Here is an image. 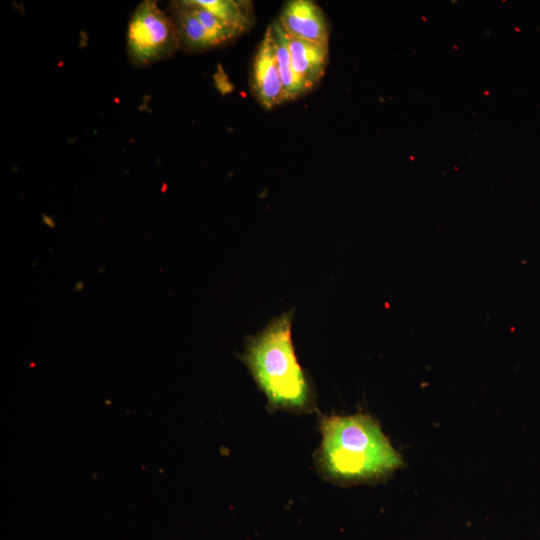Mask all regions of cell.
Masks as SVG:
<instances>
[{"instance_id":"obj_1","label":"cell","mask_w":540,"mask_h":540,"mask_svg":"<svg viewBox=\"0 0 540 540\" xmlns=\"http://www.w3.org/2000/svg\"><path fill=\"white\" fill-rule=\"evenodd\" d=\"M315 463L323 477L350 486L388 478L404 466L379 422L368 414L322 415Z\"/></svg>"},{"instance_id":"obj_2","label":"cell","mask_w":540,"mask_h":540,"mask_svg":"<svg viewBox=\"0 0 540 540\" xmlns=\"http://www.w3.org/2000/svg\"><path fill=\"white\" fill-rule=\"evenodd\" d=\"M293 311L272 319L247 340L241 359L270 410L309 413L315 409V392L297 360L291 337Z\"/></svg>"},{"instance_id":"obj_3","label":"cell","mask_w":540,"mask_h":540,"mask_svg":"<svg viewBox=\"0 0 540 540\" xmlns=\"http://www.w3.org/2000/svg\"><path fill=\"white\" fill-rule=\"evenodd\" d=\"M127 54L136 68H145L171 57L180 49L175 24L154 0L142 1L131 15Z\"/></svg>"},{"instance_id":"obj_4","label":"cell","mask_w":540,"mask_h":540,"mask_svg":"<svg viewBox=\"0 0 540 540\" xmlns=\"http://www.w3.org/2000/svg\"><path fill=\"white\" fill-rule=\"evenodd\" d=\"M252 93L264 109L288 102L284 90L270 26L255 52L251 68Z\"/></svg>"},{"instance_id":"obj_5","label":"cell","mask_w":540,"mask_h":540,"mask_svg":"<svg viewBox=\"0 0 540 540\" xmlns=\"http://www.w3.org/2000/svg\"><path fill=\"white\" fill-rule=\"evenodd\" d=\"M291 37L328 46L329 26L321 7L311 0H291L285 3L278 18Z\"/></svg>"},{"instance_id":"obj_6","label":"cell","mask_w":540,"mask_h":540,"mask_svg":"<svg viewBox=\"0 0 540 540\" xmlns=\"http://www.w3.org/2000/svg\"><path fill=\"white\" fill-rule=\"evenodd\" d=\"M287 37L292 69L306 94L319 84L325 74L328 46L300 40L288 34Z\"/></svg>"},{"instance_id":"obj_7","label":"cell","mask_w":540,"mask_h":540,"mask_svg":"<svg viewBox=\"0 0 540 540\" xmlns=\"http://www.w3.org/2000/svg\"><path fill=\"white\" fill-rule=\"evenodd\" d=\"M270 28L274 39L278 68L286 92L287 101H292L303 96L305 93L292 69L286 32L277 19L272 22Z\"/></svg>"},{"instance_id":"obj_8","label":"cell","mask_w":540,"mask_h":540,"mask_svg":"<svg viewBox=\"0 0 540 540\" xmlns=\"http://www.w3.org/2000/svg\"><path fill=\"white\" fill-rule=\"evenodd\" d=\"M200 5L238 29L242 34L254 24L253 5L250 1L197 0Z\"/></svg>"}]
</instances>
